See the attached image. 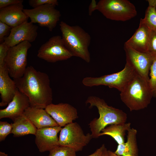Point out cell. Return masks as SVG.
I'll return each mask as SVG.
<instances>
[{"mask_svg": "<svg viewBox=\"0 0 156 156\" xmlns=\"http://www.w3.org/2000/svg\"><path fill=\"white\" fill-rule=\"evenodd\" d=\"M10 47L4 42L0 44V65L4 63V60Z\"/></svg>", "mask_w": 156, "mask_h": 156, "instance_id": "30", "label": "cell"}, {"mask_svg": "<svg viewBox=\"0 0 156 156\" xmlns=\"http://www.w3.org/2000/svg\"><path fill=\"white\" fill-rule=\"evenodd\" d=\"M12 123L11 133L14 137L23 136L29 134L35 135L37 129L23 114L15 118Z\"/></svg>", "mask_w": 156, "mask_h": 156, "instance_id": "20", "label": "cell"}, {"mask_svg": "<svg viewBox=\"0 0 156 156\" xmlns=\"http://www.w3.org/2000/svg\"><path fill=\"white\" fill-rule=\"evenodd\" d=\"M45 109L62 127L72 123L78 118L76 109L67 103H52L47 106Z\"/></svg>", "mask_w": 156, "mask_h": 156, "instance_id": "13", "label": "cell"}, {"mask_svg": "<svg viewBox=\"0 0 156 156\" xmlns=\"http://www.w3.org/2000/svg\"><path fill=\"white\" fill-rule=\"evenodd\" d=\"M149 4V6L156 8V0H147Z\"/></svg>", "mask_w": 156, "mask_h": 156, "instance_id": "34", "label": "cell"}, {"mask_svg": "<svg viewBox=\"0 0 156 156\" xmlns=\"http://www.w3.org/2000/svg\"><path fill=\"white\" fill-rule=\"evenodd\" d=\"M62 128L56 126L37 129L35 142L40 152L49 151L60 146L57 134Z\"/></svg>", "mask_w": 156, "mask_h": 156, "instance_id": "14", "label": "cell"}, {"mask_svg": "<svg viewBox=\"0 0 156 156\" xmlns=\"http://www.w3.org/2000/svg\"><path fill=\"white\" fill-rule=\"evenodd\" d=\"M124 49L126 63L132 67L136 73L148 82L149 71L155 57L148 53L136 51L125 44Z\"/></svg>", "mask_w": 156, "mask_h": 156, "instance_id": "11", "label": "cell"}, {"mask_svg": "<svg viewBox=\"0 0 156 156\" xmlns=\"http://www.w3.org/2000/svg\"><path fill=\"white\" fill-rule=\"evenodd\" d=\"M22 0H0V9L10 5L22 3Z\"/></svg>", "mask_w": 156, "mask_h": 156, "instance_id": "31", "label": "cell"}, {"mask_svg": "<svg viewBox=\"0 0 156 156\" xmlns=\"http://www.w3.org/2000/svg\"><path fill=\"white\" fill-rule=\"evenodd\" d=\"M142 19L151 30L156 32V8L148 6Z\"/></svg>", "mask_w": 156, "mask_h": 156, "instance_id": "23", "label": "cell"}, {"mask_svg": "<svg viewBox=\"0 0 156 156\" xmlns=\"http://www.w3.org/2000/svg\"><path fill=\"white\" fill-rule=\"evenodd\" d=\"M107 150L105 145L103 144L93 153L87 156H104Z\"/></svg>", "mask_w": 156, "mask_h": 156, "instance_id": "32", "label": "cell"}, {"mask_svg": "<svg viewBox=\"0 0 156 156\" xmlns=\"http://www.w3.org/2000/svg\"><path fill=\"white\" fill-rule=\"evenodd\" d=\"M97 3L95 0H92L88 8V14L90 16L92 15L95 10H97Z\"/></svg>", "mask_w": 156, "mask_h": 156, "instance_id": "33", "label": "cell"}, {"mask_svg": "<svg viewBox=\"0 0 156 156\" xmlns=\"http://www.w3.org/2000/svg\"><path fill=\"white\" fill-rule=\"evenodd\" d=\"M131 123L122 124H114L106 127L103 129L99 136L107 135L112 137L118 144L124 143L125 132L131 128Z\"/></svg>", "mask_w": 156, "mask_h": 156, "instance_id": "22", "label": "cell"}, {"mask_svg": "<svg viewBox=\"0 0 156 156\" xmlns=\"http://www.w3.org/2000/svg\"><path fill=\"white\" fill-rule=\"evenodd\" d=\"M93 138L92 135H85L77 122L68 124L62 128L59 138L60 146L69 147L76 151H81Z\"/></svg>", "mask_w": 156, "mask_h": 156, "instance_id": "8", "label": "cell"}, {"mask_svg": "<svg viewBox=\"0 0 156 156\" xmlns=\"http://www.w3.org/2000/svg\"><path fill=\"white\" fill-rule=\"evenodd\" d=\"M8 154H6L4 152H0V156H7Z\"/></svg>", "mask_w": 156, "mask_h": 156, "instance_id": "36", "label": "cell"}, {"mask_svg": "<svg viewBox=\"0 0 156 156\" xmlns=\"http://www.w3.org/2000/svg\"><path fill=\"white\" fill-rule=\"evenodd\" d=\"M37 56L51 63L66 60L73 56L65 46L62 36L59 35L52 36L42 44L38 51Z\"/></svg>", "mask_w": 156, "mask_h": 156, "instance_id": "10", "label": "cell"}, {"mask_svg": "<svg viewBox=\"0 0 156 156\" xmlns=\"http://www.w3.org/2000/svg\"><path fill=\"white\" fill-rule=\"evenodd\" d=\"M120 92L121 101L131 111L146 108L153 97L148 82L136 72Z\"/></svg>", "mask_w": 156, "mask_h": 156, "instance_id": "3", "label": "cell"}, {"mask_svg": "<svg viewBox=\"0 0 156 156\" xmlns=\"http://www.w3.org/2000/svg\"><path fill=\"white\" fill-rule=\"evenodd\" d=\"M5 63L0 65V106L7 105L12 99L17 88L11 79Z\"/></svg>", "mask_w": 156, "mask_h": 156, "instance_id": "17", "label": "cell"}, {"mask_svg": "<svg viewBox=\"0 0 156 156\" xmlns=\"http://www.w3.org/2000/svg\"><path fill=\"white\" fill-rule=\"evenodd\" d=\"M147 53L156 57V32L152 31L149 40Z\"/></svg>", "mask_w": 156, "mask_h": 156, "instance_id": "27", "label": "cell"}, {"mask_svg": "<svg viewBox=\"0 0 156 156\" xmlns=\"http://www.w3.org/2000/svg\"><path fill=\"white\" fill-rule=\"evenodd\" d=\"M52 4L43 5L31 9H24L23 12L32 23H38L42 27L47 28L52 31L60 20L61 14Z\"/></svg>", "mask_w": 156, "mask_h": 156, "instance_id": "9", "label": "cell"}, {"mask_svg": "<svg viewBox=\"0 0 156 156\" xmlns=\"http://www.w3.org/2000/svg\"><path fill=\"white\" fill-rule=\"evenodd\" d=\"M150 71V78L148 83L152 91L153 96L156 98V57L153 61Z\"/></svg>", "mask_w": 156, "mask_h": 156, "instance_id": "25", "label": "cell"}, {"mask_svg": "<svg viewBox=\"0 0 156 156\" xmlns=\"http://www.w3.org/2000/svg\"><path fill=\"white\" fill-rule=\"evenodd\" d=\"M104 156H110L109 150H107L106 151Z\"/></svg>", "mask_w": 156, "mask_h": 156, "instance_id": "37", "label": "cell"}, {"mask_svg": "<svg viewBox=\"0 0 156 156\" xmlns=\"http://www.w3.org/2000/svg\"><path fill=\"white\" fill-rule=\"evenodd\" d=\"M152 30L141 18L138 28L125 44L140 52L147 53Z\"/></svg>", "mask_w": 156, "mask_h": 156, "instance_id": "16", "label": "cell"}, {"mask_svg": "<svg viewBox=\"0 0 156 156\" xmlns=\"http://www.w3.org/2000/svg\"><path fill=\"white\" fill-rule=\"evenodd\" d=\"M89 104V108L95 106L99 115L89 124L93 138H97L102 130L108 125L122 124L126 123L127 114L122 110L109 106L103 99L95 96H89L86 101Z\"/></svg>", "mask_w": 156, "mask_h": 156, "instance_id": "2", "label": "cell"}, {"mask_svg": "<svg viewBox=\"0 0 156 156\" xmlns=\"http://www.w3.org/2000/svg\"><path fill=\"white\" fill-rule=\"evenodd\" d=\"M29 5L33 8L47 4H52L58 5L59 3L57 0H29Z\"/></svg>", "mask_w": 156, "mask_h": 156, "instance_id": "28", "label": "cell"}, {"mask_svg": "<svg viewBox=\"0 0 156 156\" xmlns=\"http://www.w3.org/2000/svg\"><path fill=\"white\" fill-rule=\"evenodd\" d=\"M37 129L59 126L53 119L43 109L29 106L23 114Z\"/></svg>", "mask_w": 156, "mask_h": 156, "instance_id": "19", "label": "cell"}, {"mask_svg": "<svg viewBox=\"0 0 156 156\" xmlns=\"http://www.w3.org/2000/svg\"><path fill=\"white\" fill-rule=\"evenodd\" d=\"M127 141L118 144L114 153L119 156H138L137 130L133 128L128 131Z\"/></svg>", "mask_w": 156, "mask_h": 156, "instance_id": "21", "label": "cell"}, {"mask_svg": "<svg viewBox=\"0 0 156 156\" xmlns=\"http://www.w3.org/2000/svg\"><path fill=\"white\" fill-rule=\"evenodd\" d=\"M12 27L0 21V41L4 40L9 31H11Z\"/></svg>", "mask_w": 156, "mask_h": 156, "instance_id": "29", "label": "cell"}, {"mask_svg": "<svg viewBox=\"0 0 156 156\" xmlns=\"http://www.w3.org/2000/svg\"><path fill=\"white\" fill-rule=\"evenodd\" d=\"M38 28L37 26L31 22L25 21L12 28L9 35L5 38L3 42L9 47L14 46L24 41L33 42L37 36Z\"/></svg>", "mask_w": 156, "mask_h": 156, "instance_id": "12", "label": "cell"}, {"mask_svg": "<svg viewBox=\"0 0 156 156\" xmlns=\"http://www.w3.org/2000/svg\"><path fill=\"white\" fill-rule=\"evenodd\" d=\"M30 106L28 97L17 88L11 101L5 108L0 110V119L8 118L13 120L15 118L23 114Z\"/></svg>", "mask_w": 156, "mask_h": 156, "instance_id": "15", "label": "cell"}, {"mask_svg": "<svg viewBox=\"0 0 156 156\" xmlns=\"http://www.w3.org/2000/svg\"><path fill=\"white\" fill-rule=\"evenodd\" d=\"M23 3L0 9V21L13 28L28 21Z\"/></svg>", "mask_w": 156, "mask_h": 156, "instance_id": "18", "label": "cell"}, {"mask_svg": "<svg viewBox=\"0 0 156 156\" xmlns=\"http://www.w3.org/2000/svg\"><path fill=\"white\" fill-rule=\"evenodd\" d=\"M12 126L7 122H0V141H4L7 136L11 133Z\"/></svg>", "mask_w": 156, "mask_h": 156, "instance_id": "26", "label": "cell"}, {"mask_svg": "<svg viewBox=\"0 0 156 156\" xmlns=\"http://www.w3.org/2000/svg\"><path fill=\"white\" fill-rule=\"evenodd\" d=\"M13 79L18 90L28 98L31 106L45 109L52 103V90L46 73L30 66L22 77Z\"/></svg>", "mask_w": 156, "mask_h": 156, "instance_id": "1", "label": "cell"}, {"mask_svg": "<svg viewBox=\"0 0 156 156\" xmlns=\"http://www.w3.org/2000/svg\"><path fill=\"white\" fill-rule=\"evenodd\" d=\"M59 25L66 48L73 56L89 63L91 58L88 48L91 40L89 34L78 25L71 26L63 21L60 22Z\"/></svg>", "mask_w": 156, "mask_h": 156, "instance_id": "4", "label": "cell"}, {"mask_svg": "<svg viewBox=\"0 0 156 156\" xmlns=\"http://www.w3.org/2000/svg\"><path fill=\"white\" fill-rule=\"evenodd\" d=\"M97 5L98 10L112 20L126 21L137 15L134 5L127 0H100Z\"/></svg>", "mask_w": 156, "mask_h": 156, "instance_id": "5", "label": "cell"}, {"mask_svg": "<svg viewBox=\"0 0 156 156\" xmlns=\"http://www.w3.org/2000/svg\"><path fill=\"white\" fill-rule=\"evenodd\" d=\"M135 73L133 68L126 63L123 69L119 72L99 77H86L83 79L82 83L85 86L89 87L107 86L110 88H116L121 92Z\"/></svg>", "mask_w": 156, "mask_h": 156, "instance_id": "7", "label": "cell"}, {"mask_svg": "<svg viewBox=\"0 0 156 156\" xmlns=\"http://www.w3.org/2000/svg\"><path fill=\"white\" fill-rule=\"evenodd\" d=\"M48 156H76V151L68 147L59 146L50 151Z\"/></svg>", "mask_w": 156, "mask_h": 156, "instance_id": "24", "label": "cell"}, {"mask_svg": "<svg viewBox=\"0 0 156 156\" xmlns=\"http://www.w3.org/2000/svg\"><path fill=\"white\" fill-rule=\"evenodd\" d=\"M31 46L30 42L24 41L9 48L4 63L10 76L13 79L24 75L27 68V51Z\"/></svg>", "mask_w": 156, "mask_h": 156, "instance_id": "6", "label": "cell"}, {"mask_svg": "<svg viewBox=\"0 0 156 156\" xmlns=\"http://www.w3.org/2000/svg\"><path fill=\"white\" fill-rule=\"evenodd\" d=\"M110 156H119L116 154L114 152L109 150Z\"/></svg>", "mask_w": 156, "mask_h": 156, "instance_id": "35", "label": "cell"}]
</instances>
